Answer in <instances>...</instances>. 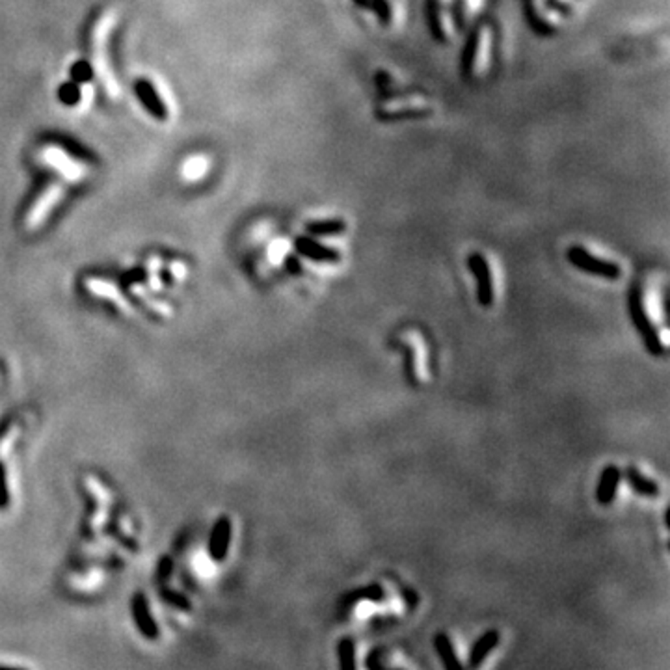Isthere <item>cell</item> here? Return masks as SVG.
<instances>
[{
    "label": "cell",
    "instance_id": "22",
    "mask_svg": "<svg viewBox=\"0 0 670 670\" xmlns=\"http://www.w3.org/2000/svg\"><path fill=\"white\" fill-rule=\"evenodd\" d=\"M88 488H89V492L94 494V497L99 499L101 503H108V501H110L108 492H106V490L103 488V484L97 483L95 478H92V477L88 478Z\"/></svg>",
    "mask_w": 670,
    "mask_h": 670
},
{
    "label": "cell",
    "instance_id": "15",
    "mask_svg": "<svg viewBox=\"0 0 670 670\" xmlns=\"http://www.w3.org/2000/svg\"><path fill=\"white\" fill-rule=\"evenodd\" d=\"M347 231V223L343 220H318V222L307 223V233L313 237H330Z\"/></svg>",
    "mask_w": 670,
    "mask_h": 670
},
{
    "label": "cell",
    "instance_id": "14",
    "mask_svg": "<svg viewBox=\"0 0 670 670\" xmlns=\"http://www.w3.org/2000/svg\"><path fill=\"white\" fill-rule=\"evenodd\" d=\"M229 540H231V525L228 520H220L211 536V555L214 559H223L228 553Z\"/></svg>",
    "mask_w": 670,
    "mask_h": 670
},
{
    "label": "cell",
    "instance_id": "4",
    "mask_svg": "<svg viewBox=\"0 0 670 670\" xmlns=\"http://www.w3.org/2000/svg\"><path fill=\"white\" fill-rule=\"evenodd\" d=\"M63 194H66V185L63 182H52L49 185L39 198L36 199V203L32 205V209L26 214V229H37L42 225L45 220H47L49 214L52 213V209L56 207V203L63 198Z\"/></svg>",
    "mask_w": 670,
    "mask_h": 670
},
{
    "label": "cell",
    "instance_id": "13",
    "mask_svg": "<svg viewBox=\"0 0 670 670\" xmlns=\"http://www.w3.org/2000/svg\"><path fill=\"white\" fill-rule=\"evenodd\" d=\"M434 648H436L438 655H440V659H442V665L445 666L447 670H462V663L458 659L457 650H454L451 639H449L445 633L436 635Z\"/></svg>",
    "mask_w": 670,
    "mask_h": 670
},
{
    "label": "cell",
    "instance_id": "11",
    "mask_svg": "<svg viewBox=\"0 0 670 670\" xmlns=\"http://www.w3.org/2000/svg\"><path fill=\"white\" fill-rule=\"evenodd\" d=\"M624 477H626L628 484L637 495H643V497H657V495H659V486H657L654 480H650L648 477H645V475L637 468H633V466L626 468Z\"/></svg>",
    "mask_w": 670,
    "mask_h": 670
},
{
    "label": "cell",
    "instance_id": "7",
    "mask_svg": "<svg viewBox=\"0 0 670 670\" xmlns=\"http://www.w3.org/2000/svg\"><path fill=\"white\" fill-rule=\"evenodd\" d=\"M294 248L298 254L304 257L317 263H339L341 261V254L335 248H328V246L321 244L318 240H313L311 237H298L294 240Z\"/></svg>",
    "mask_w": 670,
    "mask_h": 670
},
{
    "label": "cell",
    "instance_id": "3",
    "mask_svg": "<svg viewBox=\"0 0 670 670\" xmlns=\"http://www.w3.org/2000/svg\"><path fill=\"white\" fill-rule=\"evenodd\" d=\"M566 257L570 261V265L576 266L577 271L587 272V274L600 275V278H605V280H619L622 275V268L616 263L594 257L588 249L581 248V246H571L568 249Z\"/></svg>",
    "mask_w": 670,
    "mask_h": 670
},
{
    "label": "cell",
    "instance_id": "10",
    "mask_svg": "<svg viewBox=\"0 0 670 670\" xmlns=\"http://www.w3.org/2000/svg\"><path fill=\"white\" fill-rule=\"evenodd\" d=\"M384 597H385L384 587H382L380 583H371V585L354 588L352 593H348L347 596L341 600V605H343V607H352V605H356V603L359 602L380 603V602H384Z\"/></svg>",
    "mask_w": 670,
    "mask_h": 670
},
{
    "label": "cell",
    "instance_id": "9",
    "mask_svg": "<svg viewBox=\"0 0 670 670\" xmlns=\"http://www.w3.org/2000/svg\"><path fill=\"white\" fill-rule=\"evenodd\" d=\"M499 640H501V635H499L497 629H488V631H484V633L475 640V645L471 646L468 665L471 666V669L480 665V663L488 657L490 652H494V650L497 648Z\"/></svg>",
    "mask_w": 670,
    "mask_h": 670
},
{
    "label": "cell",
    "instance_id": "19",
    "mask_svg": "<svg viewBox=\"0 0 670 670\" xmlns=\"http://www.w3.org/2000/svg\"><path fill=\"white\" fill-rule=\"evenodd\" d=\"M371 8H374L378 21L382 25H387L391 21V8L387 4V0H371Z\"/></svg>",
    "mask_w": 670,
    "mask_h": 670
},
{
    "label": "cell",
    "instance_id": "20",
    "mask_svg": "<svg viewBox=\"0 0 670 670\" xmlns=\"http://www.w3.org/2000/svg\"><path fill=\"white\" fill-rule=\"evenodd\" d=\"M452 13H454V25H457V28L460 32L464 30V26H466V0H454V10H452Z\"/></svg>",
    "mask_w": 670,
    "mask_h": 670
},
{
    "label": "cell",
    "instance_id": "24",
    "mask_svg": "<svg viewBox=\"0 0 670 670\" xmlns=\"http://www.w3.org/2000/svg\"><path fill=\"white\" fill-rule=\"evenodd\" d=\"M367 666H369V669H380V663H378V655H376V652H371L369 654V659H367Z\"/></svg>",
    "mask_w": 670,
    "mask_h": 670
},
{
    "label": "cell",
    "instance_id": "2",
    "mask_svg": "<svg viewBox=\"0 0 670 670\" xmlns=\"http://www.w3.org/2000/svg\"><path fill=\"white\" fill-rule=\"evenodd\" d=\"M629 315H631V321H633V326L637 328V332L643 337L646 345V350H648L652 356L655 358H661L663 354H665V347L661 343V337L655 326L652 324L650 317L646 315L645 309V302H643V292H640V287L635 285L631 291H629Z\"/></svg>",
    "mask_w": 670,
    "mask_h": 670
},
{
    "label": "cell",
    "instance_id": "18",
    "mask_svg": "<svg viewBox=\"0 0 670 670\" xmlns=\"http://www.w3.org/2000/svg\"><path fill=\"white\" fill-rule=\"evenodd\" d=\"M140 95L144 97V101L147 103V106H151V110L155 112L156 116H166V110L161 104V101L155 97V88H151L149 84H140Z\"/></svg>",
    "mask_w": 670,
    "mask_h": 670
},
{
    "label": "cell",
    "instance_id": "16",
    "mask_svg": "<svg viewBox=\"0 0 670 670\" xmlns=\"http://www.w3.org/2000/svg\"><path fill=\"white\" fill-rule=\"evenodd\" d=\"M337 659L341 670L356 669V646L350 637H343L337 645Z\"/></svg>",
    "mask_w": 670,
    "mask_h": 670
},
{
    "label": "cell",
    "instance_id": "25",
    "mask_svg": "<svg viewBox=\"0 0 670 670\" xmlns=\"http://www.w3.org/2000/svg\"><path fill=\"white\" fill-rule=\"evenodd\" d=\"M404 594H406L404 600L408 602V605H410V607H414L416 603H419V597H417L414 593H410V590H404Z\"/></svg>",
    "mask_w": 670,
    "mask_h": 670
},
{
    "label": "cell",
    "instance_id": "21",
    "mask_svg": "<svg viewBox=\"0 0 670 670\" xmlns=\"http://www.w3.org/2000/svg\"><path fill=\"white\" fill-rule=\"evenodd\" d=\"M136 616H138V624H140V628L149 635H155V628H153V622L151 619H147V614L144 613V605L142 602H136Z\"/></svg>",
    "mask_w": 670,
    "mask_h": 670
},
{
    "label": "cell",
    "instance_id": "1",
    "mask_svg": "<svg viewBox=\"0 0 670 670\" xmlns=\"http://www.w3.org/2000/svg\"><path fill=\"white\" fill-rule=\"evenodd\" d=\"M116 10H108L106 13L99 17V21L95 23L94 32H92V63H94L95 71L99 75L101 82H103L106 94L116 99L120 95V86L116 82L114 75L108 68V60H106V45H108L110 32L116 25Z\"/></svg>",
    "mask_w": 670,
    "mask_h": 670
},
{
    "label": "cell",
    "instance_id": "6",
    "mask_svg": "<svg viewBox=\"0 0 670 670\" xmlns=\"http://www.w3.org/2000/svg\"><path fill=\"white\" fill-rule=\"evenodd\" d=\"M43 161H47L49 166L56 168L58 172H62L66 181L69 182L80 181L88 173V168L84 166L82 162H78L77 159L69 156L68 153H63L58 147H49L47 151H43Z\"/></svg>",
    "mask_w": 670,
    "mask_h": 670
},
{
    "label": "cell",
    "instance_id": "8",
    "mask_svg": "<svg viewBox=\"0 0 670 670\" xmlns=\"http://www.w3.org/2000/svg\"><path fill=\"white\" fill-rule=\"evenodd\" d=\"M620 478H622V471L616 466H607L600 475V483L596 488V501L602 507H607L616 499V492H619Z\"/></svg>",
    "mask_w": 670,
    "mask_h": 670
},
{
    "label": "cell",
    "instance_id": "17",
    "mask_svg": "<svg viewBox=\"0 0 670 670\" xmlns=\"http://www.w3.org/2000/svg\"><path fill=\"white\" fill-rule=\"evenodd\" d=\"M430 114H432L430 108H406V110H397V112H382V110H378V112H376L380 121H399V120H406V118L417 120V118H426V116H430Z\"/></svg>",
    "mask_w": 670,
    "mask_h": 670
},
{
    "label": "cell",
    "instance_id": "23",
    "mask_svg": "<svg viewBox=\"0 0 670 670\" xmlns=\"http://www.w3.org/2000/svg\"><path fill=\"white\" fill-rule=\"evenodd\" d=\"M285 263L287 266H289V272H291V274H302V263L297 257H287Z\"/></svg>",
    "mask_w": 670,
    "mask_h": 670
},
{
    "label": "cell",
    "instance_id": "5",
    "mask_svg": "<svg viewBox=\"0 0 670 670\" xmlns=\"http://www.w3.org/2000/svg\"><path fill=\"white\" fill-rule=\"evenodd\" d=\"M469 272L477 281V300L483 307H490L494 304V281L486 257L483 254H471L468 259Z\"/></svg>",
    "mask_w": 670,
    "mask_h": 670
},
{
    "label": "cell",
    "instance_id": "12",
    "mask_svg": "<svg viewBox=\"0 0 670 670\" xmlns=\"http://www.w3.org/2000/svg\"><path fill=\"white\" fill-rule=\"evenodd\" d=\"M480 36H483L480 26H475L471 34H469L466 47H464L462 56H460V69H462V73L466 75V77H469V75L473 73V68H475V62H477V52H478V45H480Z\"/></svg>",
    "mask_w": 670,
    "mask_h": 670
},
{
    "label": "cell",
    "instance_id": "26",
    "mask_svg": "<svg viewBox=\"0 0 670 670\" xmlns=\"http://www.w3.org/2000/svg\"><path fill=\"white\" fill-rule=\"evenodd\" d=\"M354 4L359 8H371V0H354Z\"/></svg>",
    "mask_w": 670,
    "mask_h": 670
}]
</instances>
